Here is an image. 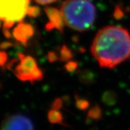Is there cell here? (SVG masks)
<instances>
[{
  "label": "cell",
  "mask_w": 130,
  "mask_h": 130,
  "mask_svg": "<svg viewBox=\"0 0 130 130\" xmlns=\"http://www.w3.org/2000/svg\"><path fill=\"white\" fill-rule=\"evenodd\" d=\"M101 116V110L99 107L94 106L88 112V117L90 119H100Z\"/></svg>",
  "instance_id": "cell-10"
},
{
  "label": "cell",
  "mask_w": 130,
  "mask_h": 130,
  "mask_svg": "<svg viewBox=\"0 0 130 130\" xmlns=\"http://www.w3.org/2000/svg\"><path fill=\"white\" fill-rule=\"evenodd\" d=\"M27 14L30 18H36L41 14V9L36 6H29L27 9Z\"/></svg>",
  "instance_id": "cell-11"
},
{
  "label": "cell",
  "mask_w": 130,
  "mask_h": 130,
  "mask_svg": "<svg viewBox=\"0 0 130 130\" xmlns=\"http://www.w3.org/2000/svg\"><path fill=\"white\" fill-rule=\"evenodd\" d=\"M3 34L5 37L9 38L11 37V33L9 32V29H7V28H3Z\"/></svg>",
  "instance_id": "cell-19"
},
{
  "label": "cell",
  "mask_w": 130,
  "mask_h": 130,
  "mask_svg": "<svg viewBox=\"0 0 130 130\" xmlns=\"http://www.w3.org/2000/svg\"><path fill=\"white\" fill-rule=\"evenodd\" d=\"M60 10L64 23L80 32L91 28L95 19V8L90 0H66Z\"/></svg>",
  "instance_id": "cell-2"
},
{
  "label": "cell",
  "mask_w": 130,
  "mask_h": 130,
  "mask_svg": "<svg viewBox=\"0 0 130 130\" xmlns=\"http://www.w3.org/2000/svg\"><path fill=\"white\" fill-rule=\"evenodd\" d=\"M1 21H2V20H0V28H1V26H2V24H1Z\"/></svg>",
  "instance_id": "cell-20"
},
{
  "label": "cell",
  "mask_w": 130,
  "mask_h": 130,
  "mask_svg": "<svg viewBox=\"0 0 130 130\" xmlns=\"http://www.w3.org/2000/svg\"><path fill=\"white\" fill-rule=\"evenodd\" d=\"M45 12L49 20L48 23L46 25V30L50 31L55 28L59 32H63L64 22L61 10L54 7H46L45 9Z\"/></svg>",
  "instance_id": "cell-6"
},
{
  "label": "cell",
  "mask_w": 130,
  "mask_h": 130,
  "mask_svg": "<svg viewBox=\"0 0 130 130\" xmlns=\"http://www.w3.org/2000/svg\"><path fill=\"white\" fill-rule=\"evenodd\" d=\"M34 35V28L32 25L25 23L23 21L19 22V23L14 27L12 31V36L14 39L20 43L26 45L29 39Z\"/></svg>",
  "instance_id": "cell-7"
},
{
  "label": "cell",
  "mask_w": 130,
  "mask_h": 130,
  "mask_svg": "<svg viewBox=\"0 0 130 130\" xmlns=\"http://www.w3.org/2000/svg\"><path fill=\"white\" fill-rule=\"evenodd\" d=\"M1 129H33L32 121L26 116L22 114H12L7 116L2 121Z\"/></svg>",
  "instance_id": "cell-5"
},
{
  "label": "cell",
  "mask_w": 130,
  "mask_h": 130,
  "mask_svg": "<svg viewBox=\"0 0 130 130\" xmlns=\"http://www.w3.org/2000/svg\"><path fill=\"white\" fill-rule=\"evenodd\" d=\"M14 46V44L12 43L9 41H4L0 43V49L1 50H5V49H7L11 47H12Z\"/></svg>",
  "instance_id": "cell-15"
},
{
  "label": "cell",
  "mask_w": 130,
  "mask_h": 130,
  "mask_svg": "<svg viewBox=\"0 0 130 130\" xmlns=\"http://www.w3.org/2000/svg\"><path fill=\"white\" fill-rule=\"evenodd\" d=\"M76 106L79 109L85 110V109H86L89 106V103L87 101L84 100V99H79V98H78V99H77Z\"/></svg>",
  "instance_id": "cell-12"
},
{
  "label": "cell",
  "mask_w": 130,
  "mask_h": 130,
  "mask_svg": "<svg viewBox=\"0 0 130 130\" xmlns=\"http://www.w3.org/2000/svg\"><path fill=\"white\" fill-rule=\"evenodd\" d=\"M48 119L51 124H61L63 121V116L56 109H51L48 113Z\"/></svg>",
  "instance_id": "cell-8"
},
{
  "label": "cell",
  "mask_w": 130,
  "mask_h": 130,
  "mask_svg": "<svg viewBox=\"0 0 130 130\" xmlns=\"http://www.w3.org/2000/svg\"><path fill=\"white\" fill-rule=\"evenodd\" d=\"M8 59L7 53L4 51H0V67H3L6 64Z\"/></svg>",
  "instance_id": "cell-13"
},
{
  "label": "cell",
  "mask_w": 130,
  "mask_h": 130,
  "mask_svg": "<svg viewBox=\"0 0 130 130\" xmlns=\"http://www.w3.org/2000/svg\"><path fill=\"white\" fill-rule=\"evenodd\" d=\"M18 58L20 64L16 65L14 73L19 79L22 81H30L32 83L35 81L43 79V72L38 68L33 57L19 54Z\"/></svg>",
  "instance_id": "cell-4"
},
{
  "label": "cell",
  "mask_w": 130,
  "mask_h": 130,
  "mask_svg": "<svg viewBox=\"0 0 130 130\" xmlns=\"http://www.w3.org/2000/svg\"><path fill=\"white\" fill-rule=\"evenodd\" d=\"M36 2H38V4L43 5H48V4H51L54 2H56V0H35Z\"/></svg>",
  "instance_id": "cell-18"
},
{
  "label": "cell",
  "mask_w": 130,
  "mask_h": 130,
  "mask_svg": "<svg viewBox=\"0 0 130 130\" xmlns=\"http://www.w3.org/2000/svg\"><path fill=\"white\" fill-rule=\"evenodd\" d=\"M72 51H70L67 47L66 46H63L61 47L60 51L61 60L63 61H67L72 58Z\"/></svg>",
  "instance_id": "cell-9"
},
{
  "label": "cell",
  "mask_w": 130,
  "mask_h": 130,
  "mask_svg": "<svg viewBox=\"0 0 130 130\" xmlns=\"http://www.w3.org/2000/svg\"><path fill=\"white\" fill-rule=\"evenodd\" d=\"M77 67V63L74 62V61H69L67 64H66V69L68 72H72L74 71Z\"/></svg>",
  "instance_id": "cell-14"
},
{
  "label": "cell",
  "mask_w": 130,
  "mask_h": 130,
  "mask_svg": "<svg viewBox=\"0 0 130 130\" xmlns=\"http://www.w3.org/2000/svg\"><path fill=\"white\" fill-rule=\"evenodd\" d=\"M30 0H0V20L20 22L27 14Z\"/></svg>",
  "instance_id": "cell-3"
},
{
  "label": "cell",
  "mask_w": 130,
  "mask_h": 130,
  "mask_svg": "<svg viewBox=\"0 0 130 130\" xmlns=\"http://www.w3.org/2000/svg\"><path fill=\"white\" fill-rule=\"evenodd\" d=\"M61 105H62V101L59 98H57L54 101V102L52 104V108L56 109V110H59L61 108Z\"/></svg>",
  "instance_id": "cell-16"
},
{
  "label": "cell",
  "mask_w": 130,
  "mask_h": 130,
  "mask_svg": "<svg viewBox=\"0 0 130 130\" xmlns=\"http://www.w3.org/2000/svg\"><path fill=\"white\" fill-rule=\"evenodd\" d=\"M47 57H48V61H49L50 62H54V61H56V59H57V57H56V54H55L54 52H52V51L49 52V53L48 54Z\"/></svg>",
  "instance_id": "cell-17"
},
{
  "label": "cell",
  "mask_w": 130,
  "mask_h": 130,
  "mask_svg": "<svg viewBox=\"0 0 130 130\" xmlns=\"http://www.w3.org/2000/svg\"><path fill=\"white\" fill-rule=\"evenodd\" d=\"M90 51L101 67L113 68L130 57L129 33L119 26L104 27L96 34Z\"/></svg>",
  "instance_id": "cell-1"
}]
</instances>
